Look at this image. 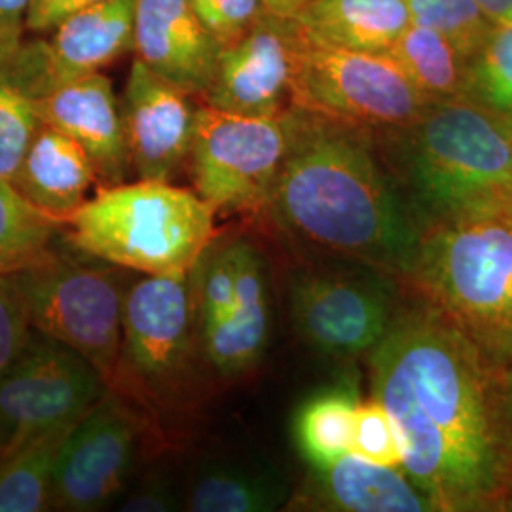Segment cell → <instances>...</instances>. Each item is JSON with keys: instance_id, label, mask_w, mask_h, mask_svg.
<instances>
[{"instance_id": "obj_25", "label": "cell", "mask_w": 512, "mask_h": 512, "mask_svg": "<svg viewBox=\"0 0 512 512\" xmlns=\"http://www.w3.org/2000/svg\"><path fill=\"white\" fill-rule=\"evenodd\" d=\"M73 427L48 431L0 458V512L52 511L55 467Z\"/></svg>"}, {"instance_id": "obj_20", "label": "cell", "mask_w": 512, "mask_h": 512, "mask_svg": "<svg viewBox=\"0 0 512 512\" xmlns=\"http://www.w3.org/2000/svg\"><path fill=\"white\" fill-rule=\"evenodd\" d=\"M10 183L40 213L63 224L88 202L99 179L86 150L61 129L42 122Z\"/></svg>"}, {"instance_id": "obj_15", "label": "cell", "mask_w": 512, "mask_h": 512, "mask_svg": "<svg viewBox=\"0 0 512 512\" xmlns=\"http://www.w3.org/2000/svg\"><path fill=\"white\" fill-rule=\"evenodd\" d=\"M131 169L143 181L171 183L188 165L198 107L135 57L120 99Z\"/></svg>"}, {"instance_id": "obj_11", "label": "cell", "mask_w": 512, "mask_h": 512, "mask_svg": "<svg viewBox=\"0 0 512 512\" xmlns=\"http://www.w3.org/2000/svg\"><path fill=\"white\" fill-rule=\"evenodd\" d=\"M109 385L78 351L31 329L0 378V458L40 435L69 427Z\"/></svg>"}, {"instance_id": "obj_8", "label": "cell", "mask_w": 512, "mask_h": 512, "mask_svg": "<svg viewBox=\"0 0 512 512\" xmlns=\"http://www.w3.org/2000/svg\"><path fill=\"white\" fill-rule=\"evenodd\" d=\"M293 107L387 133L416 124L429 103L389 55L338 48L300 29Z\"/></svg>"}, {"instance_id": "obj_32", "label": "cell", "mask_w": 512, "mask_h": 512, "mask_svg": "<svg viewBox=\"0 0 512 512\" xmlns=\"http://www.w3.org/2000/svg\"><path fill=\"white\" fill-rule=\"evenodd\" d=\"M31 332L23 300L10 275H0V378L14 363Z\"/></svg>"}, {"instance_id": "obj_9", "label": "cell", "mask_w": 512, "mask_h": 512, "mask_svg": "<svg viewBox=\"0 0 512 512\" xmlns=\"http://www.w3.org/2000/svg\"><path fill=\"white\" fill-rule=\"evenodd\" d=\"M291 133L293 109L277 116H245L198 107L186 165L194 190L217 215H262Z\"/></svg>"}, {"instance_id": "obj_5", "label": "cell", "mask_w": 512, "mask_h": 512, "mask_svg": "<svg viewBox=\"0 0 512 512\" xmlns=\"http://www.w3.org/2000/svg\"><path fill=\"white\" fill-rule=\"evenodd\" d=\"M215 209L165 181L101 186L63 222L78 251L133 274L190 272L215 239Z\"/></svg>"}, {"instance_id": "obj_34", "label": "cell", "mask_w": 512, "mask_h": 512, "mask_svg": "<svg viewBox=\"0 0 512 512\" xmlns=\"http://www.w3.org/2000/svg\"><path fill=\"white\" fill-rule=\"evenodd\" d=\"M105 0H31L25 16V35H44L61 21Z\"/></svg>"}, {"instance_id": "obj_22", "label": "cell", "mask_w": 512, "mask_h": 512, "mask_svg": "<svg viewBox=\"0 0 512 512\" xmlns=\"http://www.w3.org/2000/svg\"><path fill=\"white\" fill-rule=\"evenodd\" d=\"M291 501L289 486L274 469L207 461L192 475L184 509L192 512H274Z\"/></svg>"}, {"instance_id": "obj_21", "label": "cell", "mask_w": 512, "mask_h": 512, "mask_svg": "<svg viewBox=\"0 0 512 512\" xmlns=\"http://www.w3.org/2000/svg\"><path fill=\"white\" fill-rule=\"evenodd\" d=\"M293 19L308 37L370 54H385L412 23L406 0H308Z\"/></svg>"}, {"instance_id": "obj_7", "label": "cell", "mask_w": 512, "mask_h": 512, "mask_svg": "<svg viewBox=\"0 0 512 512\" xmlns=\"http://www.w3.org/2000/svg\"><path fill=\"white\" fill-rule=\"evenodd\" d=\"M129 274L78 251L61 234L31 266L10 277L31 329L78 351L110 385L122 348Z\"/></svg>"}, {"instance_id": "obj_1", "label": "cell", "mask_w": 512, "mask_h": 512, "mask_svg": "<svg viewBox=\"0 0 512 512\" xmlns=\"http://www.w3.org/2000/svg\"><path fill=\"white\" fill-rule=\"evenodd\" d=\"M370 397L395 425L403 471L437 512H512V440L497 370L414 298L368 353Z\"/></svg>"}, {"instance_id": "obj_33", "label": "cell", "mask_w": 512, "mask_h": 512, "mask_svg": "<svg viewBox=\"0 0 512 512\" xmlns=\"http://www.w3.org/2000/svg\"><path fill=\"white\" fill-rule=\"evenodd\" d=\"M179 490L165 475H147L116 507L122 512H169L181 509Z\"/></svg>"}, {"instance_id": "obj_16", "label": "cell", "mask_w": 512, "mask_h": 512, "mask_svg": "<svg viewBox=\"0 0 512 512\" xmlns=\"http://www.w3.org/2000/svg\"><path fill=\"white\" fill-rule=\"evenodd\" d=\"M220 50L188 0H137L131 52L177 88L202 97Z\"/></svg>"}, {"instance_id": "obj_12", "label": "cell", "mask_w": 512, "mask_h": 512, "mask_svg": "<svg viewBox=\"0 0 512 512\" xmlns=\"http://www.w3.org/2000/svg\"><path fill=\"white\" fill-rule=\"evenodd\" d=\"M152 421L109 389L74 423L55 467L52 511L109 509L124 494Z\"/></svg>"}, {"instance_id": "obj_24", "label": "cell", "mask_w": 512, "mask_h": 512, "mask_svg": "<svg viewBox=\"0 0 512 512\" xmlns=\"http://www.w3.org/2000/svg\"><path fill=\"white\" fill-rule=\"evenodd\" d=\"M385 55L429 105L463 97L469 61L433 29L410 23Z\"/></svg>"}, {"instance_id": "obj_35", "label": "cell", "mask_w": 512, "mask_h": 512, "mask_svg": "<svg viewBox=\"0 0 512 512\" xmlns=\"http://www.w3.org/2000/svg\"><path fill=\"white\" fill-rule=\"evenodd\" d=\"M31 0H0V61H6L25 37V16Z\"/></svg>"}, {"instance_id": "obj_26", "label": "cell", "mask_w": 512, "mask_h": 512, "mask_svg": "<svg viewBox=\"0 0 512 512\" xmlns=\"http://www.w3.org/2000/svg\"><path fill=\"white\" fill-rule=\"evenodd\" d=\"M63 224L40 213L8 181H0V275L16 274L44 255Z\"/></svg>"}, {"instance_id": "obj_13", "label": "cell", "mask_w": 512, "mask_h": 512, "mask_svg": "<svg viewBox=\"0 0 512 512\" xmlns=\"http://www.w3.org/2000/svg\"><path fill=\"white\" fill-rule=\"evenodd\" d=\"M137 0H105L61 21L44 35L23 37L0 61L8 78L33 99L101 73L133 50Z\"/></svg>"}, {"instance_id": "obj_3", "label": "cell", "mask_w": 512, "mask_h": 512, "mask_svg": "<svg viewBox=\"0 0 512 512\" xmlns=\"http://www.w3.org/2000/svg\"><path fill=\"white\" fill-rule=\"evenodd\" d=\"M391 167L423 236L512 209V126L469 99L429 105L410 128L387 131Z\"/></svg>"}, {"instance_id": "obj_14", "label": "cell", "mask_w": 512, "mask_h": 512, "mask_svg": "<svg viewBox=\"0 0 512 512\" xmlns=\"http://www.w3.org/2000/svg\"><path fill=\"white\" fill-rule=\"evenodd\" d=\"M300 29L293 18L268 12L234 44L220 50L202 105L245 116H277L293 109Z\"/></svg>"}, {"instance_id": "obj_19", "label": "cell", "mask_w": 512, "mask_h": 512, "mask_svg": "<svg viewBox=\"0 0 512 512\" xmlns=\"http://www.w3.org/2000/svg\"><path fill=\"white\" fill-rule=\"evenodd\" d=\"M289 503L308 511L437 512L403 467L372 463L351 452L327 469H311L310 478Z\"/></svg>"}, {"instance_id": "obj_10", "label": "cell", "mask_w": 512, "mask_h": 512, "mask_svg": "<svg viewBox=\"0 0 512 512\" xmlns=\"http://www.w3.org/2000/svg\"><path fill=\"white\" fill-rule=\"evenodd\" d=\"M399 279L378 268L340 260L294 275L291 313L306 344L332 359L368 355L403 308Z\"/></svg>"}, {"instance_id": "obj_18", "label": "cell", "mask_w": 512, "mask_h": 512, "mask_svg": "<svg viewBox=\"0 0 512 512\" xmlns=\"http://www.w3.org/2000/svg\"><path fill=\"white\" fill-rule=\"evenodd\" d=\"M236 302L230 315L202 336L209 368L234 380L255 368L270 336V279L268 264L253 241L234 238Z\"/></svg>"}, {"instance_id": "obj_28", "label": "cell", "mask_w": 512, "mask_h": 512, "mask_svg": "<svg viewBox=\"0 0 512 512\" xmlns=\"http://www.w3.org/2000/svg\"><path fill=\"white\" fill-rule=\"evenodd\" d=\"M406 4L412 23L442 35L467 61L495 29L475 0H406Z\"/></svg>"}, {"instance_id": "obj_37", "label": "cell", "mask_w": 512, "mask_h": 512, "mask_svg": "<svg viewBox=\"0 0 512 512\" xmlns=\"http://www.w3.org/2000/svg\"><path fill=\"white\" fill-rule=\"evenodd\" d=\"M495 25H512V0H475Z\"/></svg>"}, {"instance_id": "obj_23", "label": "cell", "mask_w": 512, "mask_h": 512, "mask_svg": "<svg viewBox=\"0 0 512 512\" xmlns=\"http://www.w3.org/2000/svg\"><path fill=\"white\" fill-rule=\"evenodd\" d=\"M359 404L357 385L342 382L317 391L296 410L294 442L311 469H327L351 452Z\"/></svg>"}, {"instance_id": "obj_36", "label": "cell", "mask_w": 512, "mask_h": 512, "mask_svg": "<svg viewBox=\"0 0 512 512\" xmlns=\"http://www.w3.org/2000/svg\"><path fill=\"white\" fill-rule=\"evenodd\" d=\"M497 391H499L501 412L512 440V365L503 370H497Z\"/></svg>"}, {"instance_id": "obj_38", "label": "cell", "mask_w": 512, "mask_h": 512, "mask_svg": "<svg viewBox=\"0 0 512 512\" xmlns=\"http://www.w3.org/2000/svg\"><path fill=\"white\" fill-rule=\"evenodd\" d=\"M268 10L283 18H293L294 14L308 2V0H264Z\"/></svg>"}, {"instance_id": "obj_4", "label": "cell", "mask_w": 512, "mask_h": 512, "mask_svg": "<svg viewBox=\"0 0 512 512\" xmlns=\"http://www.w3.org/2000/svg\"><path fill=\"white\" fill-rule=\"evenodd\" d=\"M403 285L494 370L512 365V209L429 230Z\"/></svg>"}, {"instance_id": "obj_2", "label": "cell", "mask_w": 512, "mask_h": 512, "mask_svg": "<svg viewBox=\"0 0 512 512\" xmlns=\"http://www.w3.org/2000/svg\"><path fill=\"white\" fill-rule=\"evenodd\" d=\"M374 131L293 107L291 145L262 215L302 249L410 274L423 230Z\"/></svg>"}, {"instance_id": "obj_29", "label": "cell", "mask_w": 512, "mask_h": 512, "mask_svg": "<svg viewBox=\"0 0 512 512\" xmlns=\"http://www.w3.org/2000/svg\"><path fill=\"white\" fill-rule=\"evenodd\" d=\"M42 120L33 97L21 92L0 65V181H12Z\"/></svg>"}, {"instance_id": "obj_17", "label": "cell", "mask_w": 512, "mask_h": 512, "mask_svg": "<svg viewBox=\"0 0 512 512\" xmlns=\"http://www.w3.org/2000/svg\"><path fill=\"white\" fill-rule=\"evenodd\" d=\"M44 124L61 129L90 156L99 186L126 183L131 169L120 99L109 76L95 73L35 99Z\"/></svg>"}, {"instance_id": "obj_27", "label": "cell", "mask_w": 512, "mask_h": 512, "mask_svg": "<svg viewBox=\"0 0 512 512\" xmlns=\"http://www.w3.org/2000/svg\"><path fill=\"white\" fill-rule=\"evenodd\" d=\"M463 99L512 126V25H495L484 46L469 59Z\"/></svg>"}, {"instance_id": "obj_30", "label": "cell", "mask_w": 512, "mask_h": 512, "mask_svg": "<svg viewBox=\"0 0 512 512\" xmlns=\"http://www.w3.org/2000/svg\"><path fill=\"white\" fill-rule=\"evenodd\" d=\"M351 454L387 467H401L403 454L395 425L376 399L361 401L355 416Z\"/></svg>"}, {"instance_id": "obj_6", "label": "cell", "mask_w": 512, "mask_h": 512, "mask_svg": "<svg viewBox=\"0 0 512 512\" xmlns=\"http://www.w3.org/2000/svg\"><path fill=\"white\" fill-rule=\"evenodd\" d=\"M190 272L141 274L131 279L126 294L122 348L109 389L152 423L194 406L202 387L200 368L209 366Z\"/></svg>"}, {"instance_id": "obj_31", "label": "cell", "mask_w": 512, "mask_h": 512, "mask_svg": "<svg viewBox=\"0 0 512 512\" xmlns=\"http://www.w3.org/2000/svg\"><path fill=\"white\" fill-rule=\"evenodd\" d=\"M203 27L226 48L243 37L270 10L264 0H188Z\"/></svg>"}]
</instances>
